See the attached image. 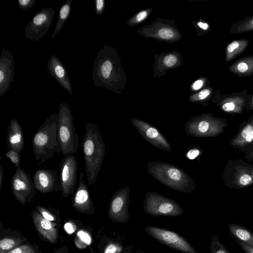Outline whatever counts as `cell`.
<instances>
[{"mask_svg": "<svg viewBox=\"0 0 253 253\" xmlns=\"http://www.w3.org/2000/svg\"><path fill=\"white\" fill-rule=\"evenodd\" d=\"M85 134L82 144L85 170L89 186L95 184L105 155V145L97 126L92 123L85 124Z\"/></svg>", "mask_w": 253, "mask_h": 253, "instance_id": "6da1fadb", "label": "cell"}, {"mask_svg": "<svg viewBox=\"0 0 253 253\" xmlns=\"http://www.w3.org/2000/svg\"><path fill=\"white\" fill-rule=\"evenodd\" d=\"M58 114L50 115L45 120L32 137L33 151L38 165L61 153L58 134Z\"/></svg>", "mask_w": 253, "mask_h": 253, "instance_id": "7a4b0ae2", "label": "cell"}, {"mask_svg": "<svg viewBox=\"0 0 253 253\" xmlns=\"http://www.w3.org/2000/svg\"><path fill=\"white\" fill-rule=\"evenodd\" d=\"M115 49L104 45L97 52L93 63L92 78L96 87H105L117 92L120 67Z\"/></svg>", "mask_w": 253, "mask_h": 253, "instance_id": "3957f363", "label": "cell"}, {"mask_svg": "<svg viewBox=\"0 0 253 253\" xmlns=\"http://www.w3.org/2000/svg\"><path fill=\"white\" fill-rule=\"evenodd\" d=\"M148 173L159 182L178 192L190 193L195 188V183L181 168L160 161H152L147 165Z\"/></svg>", "mask_w": 253, "mask_h": 253, "instance_id": "277c9868", "label": "cell"}, {"mask_svg": "<svg viewBox=\"0 0 253 253\" xmlns=\"http://www.w3.org/2000/svg\"><path fill=\"white\" fill-rule=\"evenodd\" d=\"M58 134L63 156L73 154L79 148V136L74 125L71 109L68 104L62 103L59 106Z\"/></svg>", "mask_w": 253, "mask_h": 253, "instance_id": "5b68a950", "label": "cell"}, {"mask_svg": "<svg viewBox=\"0 0 253 253\" xmlns=\"http://www.w3.org/2000/svg\"><path fill=\"white\" fill-rule=\"evenodd\" d=\"M143 210L153 216H177L184 211L175 201L156 192H147L143 201Z\"/></svg>", "mask_w": 253, "mask_h": 253, "instance_id": "8992f818", "label": "cell"}, {"mask_svg": "<svg viewBox=\"0 0 253 253\" xmlns=\"http://www.w3.org/2000/svg\"><path fill=\"white\" fill-rule=\"evenodd\" d=\"M144 230L160 243L184 253H198L191 244L178 233L154 226H147Z\"/></svg>", "mask_w": 253, "mask_h": 253, "instance_id": "52a82bcc", "label": "cell"}, {"mask_svg": "<svg viewBox=\"0 0 253 253\" xmlns=\"http://www.w3.org/2000/svg\"><path fill=\"white\" fill-rule=\"evenodd\" d=\"M78 162L72 154L61 160L59 166L58 191L65 198L72 195L76 190L77 184Z\"/></svg>", "mask_w": 253, "mask_h": 253, "instance_id": "ba28073f", "label": "cell"}, {"mask_svg": "<svg viewBox=\"0 0 253 253\" xmlns=\"http://www.w3.org/2000/svg\"><path fill=\"white\" fill-rule=\"evenodd\" d=\"M12 193L21 204L33 201L36 195V188L29 173L21 168L16 169L11 179Z\"/></svg>", "mask_w": 253, "mask_h": 253, "instance_id": "9c48e42d", "label": "cell"}, {"mask_svg": "<svg viewBox=\"0 0 253 253\" xmlns=\"http://www.w3.org/2000/svg\"><path fill=\"white\" fill-rule=\"evenodd\" d=\"M55 15L52 8L45 7L39 11L25 28V36L31 41L39 42L50 28Z\"/></svg>", "mask_w": 253, "mask_h": 253, "instance_id": "30bf717a", "label": "cell"}, {"mask_svg": "<svg viewBox=\"0 0 253 253\" xmlns=\"http://www.w3.org/2000/svg\"><path fill=\"white\" fill-rule=\"evenodd\" d=\"M130 188H122L113 195L108 211L109 219L115 223H125L128 221V207Z\"/></svg>", "mask_w": 253, "mask_h": 253, "instance_id": "8fae6325", "label": "cell"}, {"mask_svg": "<svg viewBox=\"0 0 253 253\" xmlns=\"http://www.w3.org/2000/svg\"><path fill=\"white\" fill-rule=\"evenodd\" d=\"M130 122L146 141L159 149L169 152H171L172 148L169 143L157 128L137 118H131Z\"/></svg>", "mask_w": 253, "mask_h": 253, "instance_id": "7c38bea8", "label": "cell"}, {"mask_svg": "<svg viewBox=\"0 0 253 253\" xmlns=\"http://www.w3.org/2000/svg\"><path fill=\"white\" fill-rule=\"evenodd\" d=\"M79 176L78 186L72 195V206L79 212L92 214L95 211V205L91 198L88 187L84 179V173L81 171Z\"/></svg>", "mask_w": 253, "mask_h": 253, "instance_id": "4fadbf2b", "label": "cell"}, {"mask_svg": "<svg viewBox=\"0 0 253 253\" xmlns=\"http://www.w3.org/2000/svg\"><path fill=\"white\" fill-rule=\"evenodd\" d=\"M15 61L12 53L2 49L0 57V96L9 90L14 77Z\"/></svg>", "mask_w": 253, "mask_h": 253, "instance_id": "5bb4252c", "label": "cell"}, {"mask_svg": "<svg viewBox=\"0 0 253 253\" xmlns=\"http://www.w3.org/2000/svg\"><path fill=\"white\" fill-rule=\"evenodd\" d=\"M33 181L36 190L41 193L59 191L57 170L39 169L34 172Z\"/></svg>", "mask_w": 253, "mask_h": 253, "instance_id": "9a60e30c", "label": "cell"}, {"mask_svg": "<svg viewBox=\"0 0 253 253\" xmlns=\"http://www.w3.org/2000/svg\"><path fill=\"white\" fill-rule=\"evenodd\" d=\"M31 217L40 236L51 244L56 243L58 238V232L55 227V224L45 219L37 210L32 211Z\"/></svg>", "mask_w": 253, "mask_h": 253, "instance_id": "2e32d148", "label": "cell"}, {"mask_svg": "<svg viewBox=\"0 0 253 253\" xmlns=\"http://www.w3.org/2000/svg\"><path fill=\"white\" fill-rule=\"evenodd\" d=\"M47 69L50 75L70 94H73L72 87L68 71L55 55H52L47 61Z\"/></svg>", "mask_w": 253, "mask_h": 253, "instance_id": "e0dca14e", "label": "cell"}, {"mask_svg": "<svg viewBox=\"0 0 253 253\" xmlns=\"http://www.w3.org/2000/svg\"><path fill=\"white\" fill-rule=\"evenodd\" d=\"M6 144L9 149L20 154L24 146V137L22 128L16 119L10 120L7 132Z\"/></svg>", "mask_w": 253, "mask_h": 253, "instance_id": "ac0fdd59", "label": "cell"}, {"mask_svg": "<svg viewBox=\"0 0 253 253\" xmlns=\"http://www.w3.org/2000/svg\"><path fill=\"white\" fill-rule=\"evenodd\" d=\"M228 228L230 234L235 240L253 248V233L250 230L235 223L229 224Z\"/></svg>", "mask_w": 253, "mask_h": 253, "instance_id": "d6986e66", "label": "cell"}, {"mask_svg": "<svg viewBox=\"0 0 253 253\" xmlns=\"http://www.w3.org/2000/svg\"><path fill=\"white\" fill-rule=\"evenodd\" d=\"M27 239L18 233L8 234L1 236L0 240V253H6L14 248L27 242Z\"/></svg>", "mask_w": 253, "mask_h": 253, "instance_id": "ffe728a7", "label": "cell"}, {"mask_svg": "<svg viewBox=\"0 0 253 253\" xmlns=\"http://www.w3.org/2000/svg\"><path fill=\"white\" fill-rule=\"evenodd\" d=\"M229 70L239 76H248L253 73V56L243 58L233 64Z\"/></svg>", "mask_w": 253, "mask_h": 253, "instance_id": "44dd1931", "label": "cell"}, {"mask_svg": "<svg viewBox=\"0 0 253 253\" xmlns=\"http://www.w3.org/2000/svg\"><path fill=\"white\" fill-rule=\"evenodd\" d=\"M72 1L73 0H66L61 7L59 11L57 20L51 35L52 38L61 31L65 23L68 20L71 12Z\"/></svg>", "mask_w": 253, "mask_h": 253, "instance_id": "7402d4cb", "label": "cell"}, {"mask_svg": "<svg viewBox=\"0 0 253 253\" xmlns=\"http://www.w3.org/2000/svg\"><path fill=\"white\" fill-rule=\"evenodd\" d=\"M249 41L246 39L233 41L229 43L226 49L225 60L228 62L241 53L247 47Z\"/></svg>", "mask_w": 253, "mask_h": 253, "instance_id": "603a6c76", "label": "cell"}, {"mask_svg": "<svg viewBox=\"0 0 253 253\" xmlns=\"http://www.w3.org/2000/svg\"><path fill=\"white\" fill-rule=\"evenodd\" d=\"M210 253H230L226 247L220 242L218 236L213 235L211 239Z\"/></svg>", "mask_w": 253, "mask_h": 253, "instance_id": "cb8c5ba5", "label": "cell"}, {"mask_svg": "<svg viewBox=\"0 0 253 253\" xmlns=\"http://www.w3.org/2000/svg\"><path fill=\"white\" fill-rule=\"evenodd\" d=\"M6 253H40L37 245L24 244L19 246Z\"/></svg>", "mask_w": 253, "mask_h": 253, "instance_id": "d4e9b609", "label": "cell"}, {"mask_svg": "<svg viewBox=\"0 0 253 253\" xmlns=\"http://www.w3.org/2000/svg\"><path fill=\"white\" fill-rule=\"evenodd\" d=\"M4 156L6 158L9 159L10 160V161L15 165L16 169L21 168L20 154L13 150L8 149L7 152L4 154Z\"/></svg>", "mask_w": 253, "mask_h": 253, "instance_id": "484cf974", "label": "cell"}, {"mask_svg": "<svg viewBox=\"0 0 253 253\" xmlns=\"http://www.w3.org/2000/svg\"><path fill=\"white\" fill-rule=\"evenodd\" d=\"M253 30V17L239 24L236 27L237 33H243Z\"/></svg>", "mask_w": 253, "mask_h": 253, "instance_id": "4316f807", "label": "cell"}, {"mask_svg": "<svg viewBox=\"0 0 253 253\" xmlns=\"http://www.w3.org/2000/svg\"><path fill=\"white\" fill-rule=\"evenodd\" d=\"M36 209L45 219L51 221H54L56 219L53 213L54 210L48 209L40 205L36 206Z\"/></svg>", "mask_w": 253, "mask_h": 253, "instance_id": "83f0119b", "label": "cell"}, {"mask_svg": "<svg viewBox=\"0 0 253 253\" xmlns=\"http://www.w3.org/2000/svg\"><path fill=\"white\" fill-rule=\"evenodd\" d=\"M241 98L238 97H234L226 100L222 105V109L226 112L234 111L237 106L236 103Z\"/></svg>", "mask_w": 253, "mask_h": 253, "instance_id": "f1b7e54d", "label": "cell"}, {"mask_svg": "<svg viewBox=\"0 0 253 253\" xmlns=\"http://www.w3.org/2000/svg\"><path fill=\"white\" fill-rule=\"evenodd\" d=\"M123 249L120 244L111 242L105 247L104 253H120Z\"/></svg>", "mask_w": 253, "mask_h": 253, "instance_id": "f546056e", "label": "cell"}, {"mask_svg": "<svg viewBox=\"0 0 253 253\" xmlns=\"http://www.w3.org/2000/svg\"><path fill=\"white\" fill-rule=\"evenodd\" d=\"M158 35L160 38L164 40H170L173 38V31L169 28H163L159 30Z\"/></svg>", "mask_w": 253, "mask_h": 253, "instance_id": "4dcf8cb0", "label": "cell"}, {"mask_svg": "<svg viewBox=\"0 0 253 253\" xmlns=\"http://www.w3.org/2000/svg\"><path fill=\"white\" fill-rule=\"evenodd\" d=\"M37 0H18L17 3L19 7L25 11L32 8Z\"/></svg>", "mask_w": 253, "mask_h": 253, "instance_id": "1f68e13d", "label": "cell"}, {"mask_svg": "<svg viewBox=\"0 0 253 253\" xmlns=\"http://www.w3.org/2000/svg\"><path fill=\"white\" fill-rule=\"evenodd\" d=\"M211 93V90L210 88L204 89L195 95L193 96L192 101H201L206 99Z\"/></svg>", "mask_w": 253, "mask_h": 253, "instance_id": "d6a6232c", "label": "cell"}, {"mask_svg": "<svg viewBox=\"0 0 253 253\" xmlns=\"http://www.w3.org/2000/svg\"><path fill=\"white\" fill-rule=\"evenodd\" d=\"M199 149L195 147H188L186 153V157L189 160L196 159L200 154Z\"/></svg>", "mask_w": 253, "mask_h": 253, "instance_id": "836d02e7", "label": "cell"}, {"mask_svg": "<svg viewBox=\"0 0 253 253\" xmlns=\"http://www.w3.org/2000/svg\"><path fill=\"white\" fill-rule=\"evenodd\" d=\"M176 62V57L172 54L166 56L164 60V63L165 65L168 67H170L174 66Z\"/></svg>", "mask_w": 253, "mask_h": 253, "instance_id": "e575fe53", "label": "cell"}, {"mask_svg": "<svg viewBox=\"0 0 253 253\" xmlns=\"http://www.w3.org/2000/svg\"><path fill=\"white\" fill-rule=\"evenodd\" d=\"M95 6V13L97 15H101L104 11L105 7V1L104 0H94Z\"/></svg>", "mask_w": 253, "mask_h": 253, "instance_id": "d590c367", "label": "cell"}, {"mask_svg": "<svg viewBox=\"0 0 253 253\" xmlns=\"http://www.w3.org/2000/svg\"><path fill=\"white\" fill-rule=\"evenodd\" d=\"M237 243L238 244L239 246L242 249V250L246 253H253V248L245 244V243L236 240Z\"/></svg>", "mask_w": 253, "mask_h": 253, "instance_id": "8d00e7d4", "label": "cell"}, {"mask_svg": "<svg viewBox=\"0 0 253 253\" xmlns=\"http://www.w3.org/2000/svg\"><path fill=\"white\" fill-rule=\"evenodd\" d=\"M252 180L251 176L248 174H243L240 178V183L243 185H246L249 184Z\"/></svg>", "mask_w": 253, "mask_h": 253, "instance_id": "74e56055", "label": "cell"}, {"mask_svg": "<svg viewBox=\"0 0 253 253\" xmlns=\"http://www.w3.org/2000/svg\"><path fill=\"white\" fill-rule=\"evenodd\" d=\"M253 126L252 125H248L246 126L241 132V136L243 138H246V136L253 131Z\"/></svg>", "mask_w": 253, "mask_h": 253, "instance_id": "f35d334b", "label": "cell"}, {"mask_svg": "<svg viewBox=\"0 0 253 253\" xmlns=\"http://www.w3.org/2000/svg\"><path fill=\"white\" fill-rule=\"evenodd\" d=\"M147 15V12L146 11H142L140 12L135 18V21L136 22H139L144 20Z\"/></svg>", "mask_w": 253, "mask_h": 253, "instance_id": "ab89813d", "label": "cell"}, {"mask_svg": "<svg viewBox=\"0 0 253 253\" xmlns=\"http://www.w3.org/2000/svg\"><path fill=\"white\" fill-rule=\"evenodd\" d=\"M204 82L202 80H198L194 82L192 85V87L194 90H198L202 87Z\"/></svg>", "mask_w": 253, "mask_h": 253, "instance_id": "60d3db41", "label": "cell"}, {"mask_svg": "<svg viewBox=\"0 0 253 253\" xmlns=\"http://www.w3.org/2000/svg\"><path fill=\"white\" fill-rule=\"evenodd\" d=\"M52 253H69L68 247L66 246L56 249Z\"/></svg>", "mask_w": 253, "mask_h": 253, "instance_id": "b9f144b4", "label": "cell"}, {"mask_svg": "<svg viewBox=\"0 0 253 253\" xmlns=\"http://www.w3.org/2000/svg\"><path fill=\"white\" fill-rule=\"evenodd\" d=\"M4 169L2 167V165L1 164H0V191L1 190L2 183H3V180L4 178Z\"/></svg>", "mask_w": 253, "mask_h": 253, "instance_id": "7bdbcfd3", "label": "cell"}, {"mask_svg": "<svg viewBox=\"0 0 253 253\" xmlns=\"http://www.w3.org/2000/svg\"><path fill=\"white\" fill-rule=\"evenodd\" d=\"M246 141L250 142L253 140V130L245 138Z\"/></svg>", "mask_w": 253, "mask_h": 253, "instance_id": "ee69618b", "label": "cell"}, {"mask_svg": "<svg viewBox=\"0 0 253 253\" xmlns=\"http://www.w3.org/2000/svg\"><path fill=\"white\" fill-rule=\"evenodd\" d=\"M198 25L204 30H207L209 28V25L206 23L199 22Z\"/></svg>", "mask_w": 253, "mask_h": 253, "instance_id": "f6af8a7d", "label": "cell"}, {"mask_svg": "<svg viewBox=\"0 0 253 253\" xmlns=\"http://www.w3.org/2000/svg\"><path fill=\"white\" fill-rule=\"evenodd\" d=\"M136 253H145L140 250L138 249L136 252Z\"/></svg>", "mask_w": 253, "mask_h": 253, "instance_id": "bcb514c9", "label": "cell"}, {"mask_svg": "<svg viewBox=\"0 0 253 253\" xmlns=\"http://www.w3.org/2000/svg\"><path fill=\"white\" fill-rule=\"evenodd\" d=\"M252 101H253V98H252Z\"/></svg>", "mask_w": 253, "mask_h": 253, "instance_id": "7dc6e473", "label": "cell"}]
</instances>
